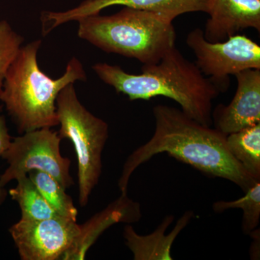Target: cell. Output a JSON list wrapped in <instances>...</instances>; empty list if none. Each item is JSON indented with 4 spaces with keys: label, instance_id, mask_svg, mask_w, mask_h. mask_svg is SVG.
<instances>
[{
    "label": "cell",
    "instance_id": "6da1fadb",
    "mask_svg": "<svg viewBox=\"0 0 260 260\" xmlns=\"http://www.w3.org/2000/svg\"><path fill=\"white\" fill-rule=\"evenodd\" d=\"M153 113L155 132L124 162L118 181L121 194H127L130 177L140 165L164 153L207 176L232 181L244 192L259 181L248 174L231 154L226 135L200 124L177 108L158 104Z\"/></svg>",
    "mask_w": 260,
    "mask_h": 260
},
{
    "label": "cell",
    "instance_id": "7a4b0ae2",
    "mask_svg": "<svg viewBox=\"0 0 260 260\" xmlns=\"http://www.w3.org/2000/svg\"><path fill=\"white\" fill-rule=\"evenodd\" d=\"M92 68L104 83L130 101L169 98L191 119L203 125L213 124V102L220 90L177 47L168 51L158 62L143 64L141 74H129L118 65L107 63H97Z\"/></svg>",
    "mask_w": 260,
    "mask_h": 260
},
{
    "label": "cell",
    "instance_id": "3957f363",
    "mask_svg": "<svg viewBox=\"0 0 260 260\" xmlns=\"http://www.w3.org/2000/svg\"><path fill=\"white\" fill-rule=\"evenodd\" d=\"M42 41L20 47L10 65L0 93V100L16 124L19 133L59 125L56 101L70 83L85 81L86 73L79 59L73 57L64 75L52 79L39 68L37 54Z\"/></svg>",
    "mask_w": 260,
    "mask_h": 260
},
{
    "label": "cell",
    "instance_id": "277c9868",
    "mask_svg": "<svg viewBox=\"0 0 260 260\" xmlns=\"http://www.w3.org/2000/svg\"><path fill=\"white\" fill-rule=\"evenodd\" d=\"M78 35L107 53L133 58L143 64L158 62L176 47L177 32L166 17L124 7L112 15L80 18Z\"/></svg>",
    "mask_w": 260,
    "mask_h": 260
},
{
    "label": "cell",
    "instance_id": "5b68a950",
    "mask_svg": "<svg viewBox=\"0 0 260 260\" xmlns=\"http://www.w3.org/2000/svg\"><path fill=\"white\" fill-rule=\"evenodd\" d=\"M61 139H69L74 145L78 160L80 206H86L102 172V153L108 137L106 121L85 109L77 95L74 83L65 86L56 101Z\"/></svg>",
    "mask_w": 260,
    "mask_h": 260
},
{
    "label": "cell",
    "instance_id": "8992f818",
    "mask_svg": "<svg viewBox=\"0 0 260 260\" xmlns=\"http://www.w3.org/2000/svg\"><path fill=\"white\" fill-rule=\"evenodd\" d=\"M61 140L58 132L50 128L32 130L15 138L2 156L9 167L0 175V187L32 171L47 173L65 189L73 185L71 161L61 155Z\"/></svg>",
    "mask_w": 260,
    "mask_h": 260
},
{
    "label": "cell",
    "instance_id": "52a82bcc",
    "mask_svg": "<svg viewBox=\"0 0 260 260\" xmlns=\"http://www.w3.org/2000/svg\"><path fill=\"white\" fill-rule=\"evenodd\" d=\"M186 44L196 56L201 73L225 93L230 85V75L247 69L260 70V47L246 36L236 35L224 42H210L203 29L188 34Z\"/></svg>",
    "mask_w": 260,
    "mask_h": 260
},
{
    "label": "cell",
    "instance_id": "ba28073f",
    "mask_svg": "<svg viewBox=\"0 0 260 260\" xmlns=\"http://www.w3.org/2000/svg\"><path fill=\"white\" fill-rule=\"evenodd\" d=\"M80 232L76 220L62 216L44 220L21 218L10 229L23 260L61 259Z\"/></svg>",
    "mask_w": 260,
    "mask_h": 260
},
{
    "label": "cell",
    "instance_id": "9c48e42d",
    "mask_svg": "<svg viewBox=\"0 0 260 260\" xmlns=\"http://www.w3.org/2000/svg\"><path fill=\"white\" fill-rule=\"evenodd\" d=\"M115 5L151 12L173 21L186 13H208L210 0H84L78 6L67 11L43 13V32L46 35L62 24L100 14L102 10Z\"/></svg>",
    "mask_w": 260,
    "mask_h": 260
},
{
    "label": "cell",
    "instance_id": "30bf717a",
    "mask_svg": "<svg viewBox=\"0 0 260 260\" xmlns=\"http://www.w3.org/2000/svg\"><path fill=\"white\" fill-rule=\"evenodd\" d=\"M237 89L228 105L212 112L214 128L225 135L260 123V70L247 69L234 75Z\"/></svg>",
    "mask_w": 260,
    "mask_h": 260
},
{
    "label": "cell",
    "instance_id": "8fae6325",
    "mask_svg": "<svg viewBox=\"0 0 260 260\" xmlns=\"http://www.w3.org/2000/svg\"><path fill=\"white\" fill-rule=\"evenodd\" d=\"M203 30L210 42H224L246 28L260 31V0H210Z\"/></svg>",
    "mask_w": 260,
    "mask_h": 260
},
{
    "label": "cell",
    "instance_id": "7c38bea8",
    "mask_svg": "<svg viewBox=\"0 0 260 260\" xmlns=\"http://www.w3.org/2000/svg\"><path fill=\"white\" fill-rule=\"evenodd\" d=\"M142 218L141 206L138 202L128 198L127 194L120 197L108 205L105 209L95 214L83 225L76 240L63 260L85 259L87 251L107 229L116 223H138Z\"/></svg>",
    "mask_w": 260,
    "mask_h": 260
},
{
    "label": "cell",
    "instance_id": "4fadbf2b",
    "mask_svg": "<svg viewBox=\"0 0 260 260\" xmlns=\"http://www.w3.org/2000/svg\"><path fill=\"white\" fill-rule=\"evenodd\" d=\"M194 213L186 211L169 234L168 227L174 220L173 215L164 218L161 223L152 234L142 236L135 232L132 225L124 228L126 245L133 252L135 260H172V248L174 241L192 218Z\"/></svg>",
    "mask_w": 260,
    "mask_h": 260
},
{
    "label": "cell",
    "instance_id": "5bb4252c",
    "mask_svg": "<svg viewBox=\"0 0 260 260\" xmlns=\"http://www.w3.org/2000/svg\"><path fill=\"white\" fill-rule=\"evenodd\" d=\"M226 145L246 172L260 180V123L227 135Z\"/></svg>",
    "mask_w": 260,
    "mask_h": 260
},
{
    "label": "cell",
    "instance_id": "9a60e30c",
    "mask_svg": "<svg viewBox=\"0 0 260 260\" xmlns=\"http://www.w3.org/2000/svg\"><path fill=\"white\" fill-rule=\"evenodd\" d=\"M16 181L17 186L10 189L9 194L20 206L22 219L44 220L61 216L44 199L28 175L18 178Z\"/></svg>",
    "mask_w": 260,
    "mask_h": 260
},
{
    "label": "cell",
    "instance_id": "2e32d148",
    "mask_svg": "<svg viewBox=\"0 0 260 260\" xmlns=\"http://www.w3.org/2000/svg\"><path fill=\"white\" fill-rule=\"evenodd\" d=\"M28 176L56 213L61 216L77 221L78 210L75 207L73 199L54 177L40 171H32L28 173Z\"/></svg>",
    "mask_w": 260,
    "mask_h": 260
},
{
    "label": "cell",
    "instance_id": "e0dca14e",
    "mask_svg": "<svg viewBox=\"0 0 260 260\" xmlns=\"http://www.w3.org/2000/svg\"><path fill=\"white\" fill-rule=\"evenodd\" d=\"M241 208L243 210L242 229L246 235L257 229L260 218V180L245 191V194L233 201L219 200L213 205L214 212L221 213L225 210Z\"/></svg>",
    "mask_w": 260,
    "mask_h": 260
},
{
    "label": "cell",
    "instance_id": "ac0fdd59",
    "mask_svg": "<svg viewBox=\"0 0 260 260\" xmlns=\"http://www.w3.org/2000/svg\"><path fill=\"white\" fill-rule=\"evenodd\" d=\"M23 41V37L15 32L7 20H0V93L10 65Z\"/></svg>",
    "mask_w": 260,
    "mask_h": 260
},
{
    "label": "cell",
    "instance_id": "d6986e66",
    "mask_svg": "<svg viewBox=\"0 0 260 260\" xmlns=\"http://www.w3.org/2000/svg\"><path fill=\"white\" fill-rule=\"evenodd\" d=\"M3 108L0 106V158L9 148L11 143V137L9 134L6 121L3 114Z\"/></svg>",
    "mask_w": 260,
    "mask_h": 260
},
{
    "label": "cell",
    "instance_id": "ffe728a7",
    "mask_svg": "<svg viewBox=\"0 0 260 260\" xmlns=\"http://www.w3.org/2000/svg\"><path fill=\"white\" fill-rule=\"evenodd\" d=\"M7 194H8V193H7V191L5 190L4 188L0 187V205L3 204V202L6 199Z\"/></svg>",
    "mask_w": 260,
    "mask_h": 260
}]
</instances>
